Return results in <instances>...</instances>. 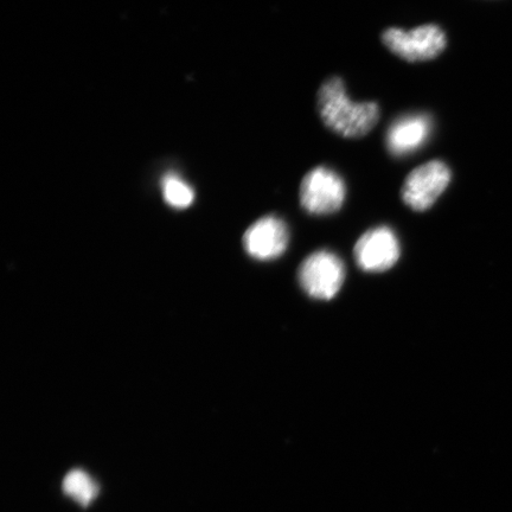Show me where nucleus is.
<instances>
[{
  "instance_id": "7",
  "label": "nucleus",
  "mask_w": 512,
  "mask_h": 512,
  "mask_svg": "<svg viewBox=\"0 0 512 512\" xmlns=\"http://www.w3.org/2000/svg\"><path fill=\"white\" fill-rule=\"evenodd\" d=\"M290 241L288 228L275 216L262 217L243 236L246 251L256 260L268 261L283 255Z\"/></svg>"
},
{
  "instance_id": "10",
  "label": "nucleus",
  "mask_w": 512,
  "mask_h": 512,
  "mask_svg": "<svg viewBox=\"0 0 512 512\" xmlns=\"http://www.w3.org/2000/svg\"><path fill=\"white\" fill-rule=\"evenodd\" d=\"M163 195L165 201L177 209L190 207L195 198L189 185L175 175H168L163 179Z\"/></svg>"
},
{
  "instance_id": "4",
  "label": "nucleus",
  "mask_w": 512,
  "mask_h": 512,
  "mask_svg": "<svg viewBox=\"0 0 512 512\" xmlns=\"http://www.w3.org/2000/svg\"><path fill=\"white\" fill-rule=\"evenodd\" d=\"M298 279L311 298L331 300L344 284L345 267L336 254L319 251L307 256L299 268Z\"/></svg>"
},
{
  "instance_id": "2",
  "label": "nucleus",
  "mask_w": 512,
  "mask_h": 512,
  "mask_svg": "<svg viewBox=\"0 0 512 512\" xmlns=\"http://www.w3.org/2000/svg\"><path fill=\"white\" fill-rule=\"evenodd\" d=\"M382 42L393 54L408 62L430 61L446 48L443 29L426 24L413 30L389 28L382 34Z\"/></svg>"
},
{
  "instance_id": "8",
  "label": "nucleus",
  "mask_w": 512,
  "mask_h": 512,
  "mask_svg": "<svg viewBox=\"0 0 512 512\" xmlns=\"http://www.w3.org/2000/svg\"><path fill=\"white\" fill-rule=\"evenodd\" d=\"M432 133V120L427 114H407L389 126L386 144L390 155L405 157L421 149Z\"/></svg>"
},
{
  "instance_id": "3",
  "label": "nucleus",
  "mask_w": 512,
  "mask_h": 512,
  "mask_svg": "<svg viewBox=\"0 0 512 512\" xmlns=\"http://www.w3.org/2000/svg\"><path fill=\"white\" fill-rule=\"evenodd\" d=\"M347 188L343 178L326 166L307 174L300 185V203L311 215H330L342 208Z\"/></svg>"
},
{
  "instance_id": "6",
  "label": "nucleus",
  "mask_w": 512,
  "mask_h": 512,
  "mask_svg": "<svg viewBox=\"0 0 512 512\" xmlns=\"http://www.w3.org/2000/svg\"><path fill=\"white\" fill-rule=\"evenodd\" d=\"M354 255L358 267L364 272H386L400 258V243L392 229L377 227L361 236Z\"/></svg>"
},
{
  "instance_id": "9",
  "label": "nucleus",
  "mask_w": 512,
  "mask_h": 512,
  "mask_svg": "<svg viewBox=\"0 0 512 512\" xmlns=\"http://www.w3.org/2000/svg\"><path fill=\"white\" fill-rule=\"evenodd\" d=\"M63 490L83 507L91 504L99 492L98 485L94 480L86 472L80 470L68 473L63 480Z\"/></svg>"
},
{
  "instance_id": "1",
  "label": "nucleus",
  "mask_w": 512,
  "mask_h": 512,
  "mask_svg": "<svg viewBox=\"0 0 512 512\" xmlns=\"http://www.w3.org/2000/svg\"><path fill=\"white\" fill-rule=\"evenodd\" d=\"M317 107L325 126L343 138L366 136L380 119L376 102L350 100L339 78L326 80L319 88Z\"/></svg>"
},
{
  "instance_id": "5",
  "label": "nucleus",
  "mask_w": 512,
  "mask_h": 512,
  "mask_svg": "<svg viewBox=\"0 0 512 512\" xmlns=\"http://www.w3.org/2000/svg\"><path fill=\"white\" fill-rule=\"evenodd\" d=\"M451 170L443 160H431L414 169L403 183L401 195L415 211L430 209L451 183Z\"/></svg>"
}]
</instances>
